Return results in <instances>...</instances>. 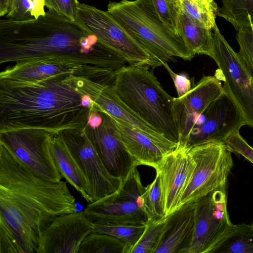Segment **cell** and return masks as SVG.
Masks as SVG:
<instances>
[{
  "label": "cell",
  "mask_w": 253,
  "mask_h": 253,
  "mask_svg": "<svg viewBox=\"0 0 253 253\" xmlns=\"http://www.w3.org/2000/svg\"><path fill=\"white\" fill-rule=\"evenodd\" d=\"M76 208L66 182L29 172L0 142V253H37L43 231Z\"/></svg>",
  "instance_id": "obj_1"
},
{
  "label": "cell",
  "mask_w": 253,
  "mask_h": 253,
  "mask_svg": "<svg viewBox=\"0 0 253 253\" xmlns=\"http://www.w3.org/2000/svg\"><path fill=\"white\" fill-rule=\"evenodd\" d=\"M49 59L116 70L126 61L76 21L48 10L38 19L0 20V64Z\"/></svg>",
  "instance_id": "obj_2"
},
{
  "label": "cell",
  "mask_w": 253,
  "mask_h": 253,
  "mask_svg": "<svg viewBox=\"0 0 253 253\" xmlns=\"http://www.w3.org/2000/svg\"><path fill=\"white\" fill-rule=\"evenodd\" d=\"M69 75L0 84V132L36 128L55 133L85 126L91 110L82 105L83 94Z\"/></svg>",
  "instance_id": "obj_3"
},
{
  "label": "cell",
  "mask_w": 253,
  "mask_h": 253,
  "mask_svg": "<svg viewBox=\"0 0 253 253\" xmlns=\"http://www.w3.org/2000/svg\"><path fill=\"white\" fill-rule=\"evenodd\" d=\"M147 65H124L116 70L112 86L135 115L169 140L178 143L173 113L174 97L163 88Z\"/></svg>",
  "instance_id": "obj_4"
},
{
  "label": "cell",
  "mask_w": 253,
  "mask_h": 253,
  "mask_svg": "<svg viewBox=\"0 0 253 253\" xmlns=\"http://www.w3.org/2000/svg\"><path fill=\"white\" fill-rule=\"evenodd\" d=\"M107 11L153 58L161 62L195 56L183 38L170 30L157 12L152 0L110 1Z\"/></svg>",
  "instance_id": "obj_5"
},
{
  "label": "cell",
  "mask_w": 253,
  "mask_h": 253,
  "mask_svg": "<svg viewBox=\"0 0 253 253\" xmlns=\"http://www.w3.org/2000/svg\"><path fill=\"white\" fill-rule=\"evenodd\" d=\"M134 167L116 193L89 203L83 212L92 223L143 225L148 222L143 195L146 187Z\"/></svg>",
  "instance_id": "obj_6"
},
{
  "label": "cell",
  "mask_w": 253,
  "mask_h": 253,
  "mask_svg": "<svg viewBox=\"0 0 253 253\" xmlns=\"http://www.w3.org/2000/svg\"><path fill=\"white\" fill-rule=\"evenodd\" d=\"M189 152L196 166L182 197L180 208L196 202L214 190L226 188L233 166L232 152L222 141L196 145L189 148Z\"/></svg>",
  "instance_id": "obj_7"
},
{
  "label": "cell",
  "mask_w": 253,
  "mask_h": 253,
  "mask_svg": "<svg viewBox=\"0 0 253 253\" xmlns=\"http://www.w3.org/2000/svg\"><path fill=\"white\" fill-rule=\"evenodd\" d=\"M212 34L214 61L218 69L215 76L224 82V93L240 111L246 126L253 128V73L229 45L216 24Z\"/></svg>",
  "instance_id": "obj_8"
},
{
  "label": "cell",
  "mask_w": 253,
  "mask_h": 253,
  "mask_svg": "<svg viewBox=\"0 0 253 253\" xmlns=\"http://www.w3.org/2000/svg\"><path fill=\"white\" fill-rule=\"evenodd\" d=\"M76 21L121 55L129 65H147L153 69L163 65L140 46L107 11L79 2Z\"/></svg>",
  "instance_id": "obj_9"
},
{
  "label": "cell",
  "mask_w": 253,
  "mask_h": 253,
  "mask_svg": "<svg viewBox=\"0 0 253 253\" xmlns=\"http://www.w3.org/2000/svg\"><path fill=\"white\" fill-rule=\"evenodd\" d=\"M43 129L24 128L0 132V142L29 172L51 182L62 176L50 151L52 134Z\"/></svg>",
  "instance_id": "obj_10"
},
{
  "label": "cell",
  "mask_w": 253,
  "mask_h": 253,
  "mask_svg": "<svg viewBox=\"0 0 253 253\" xmlns=\"http://www.w3.org/2000/svg\"><path fill=\"white\" fill-rule=\"evenodd\" d=\"M194 204V228L185 253H211L234 225L227 211L226 188L214 190Z\"/></svg>",
  "instance_id": "obj_11"
},
{
  "label": "cell",
  "mask_w": 253,
  "mask_h": 253,
  "mask_svg": "<svg viewBox=\"0 0 253 253\" xmlns=\"http://www.w3.org/2000/svg\"><path fill=\"white\" fill-rule=\"evenodd\" d=\"M116 70L89 65L49 59H35L15 63L0 73V84L37 82L73 75L100 83L113 84Z\"/></svg>",
  "instance_id": "obj_12"
},
{
  "label": "cell",
  "mask_w": 253,
  "mask_h": 253,
  "mask_svg": "<svg viewBox=\"0 0 253 253\" xmlns=\"http://www.w3.org/2000/svg\"><path fill=\"white\" fill-rule=\"evenodd\" d=\"M60 132L89 182L94 202L119 190L123 180L108 171L88 136L86 126Z\"/></svg>",
  "instance_id": "obj_13"
},
{
  "label": "cell",
  "mask_w": 253,
  "mask_h": 253,
  "mask_svg": "<svg viewBox=\"0 0 253 253\" xmlns=\"http://www.w3.org/2000/svg\"><path fill=\"white\" fill-rule=\"evenodd\" d=\"M76 89L88 94L93 99L95 111H103L113 118L120 120L155 141L173 148V142L135 115L119 97L112 85L100 83L88 78L69 75Z\"/></svg>",
  "instance_id": "obj_14"
},
{
  "label": "cell",
  "mask_w": 253,
  "mask_h": 253,
  "mask_svg": "<svg viewBox=\"0 0 253 253\" xmlns=\"http://www.w3.org/2000/svg\"><path fill=\"white\" fill-rule=\"evenodd\" d=\"M224 93L215 76H203L185 94L174 97L172 113L179 134L178 144L184 143L198 118Z\"/></svg>",
  "instance_id": "obj_15"
},
{
  "label": "cell",
  "mask_w": 253,
  "mask_h": 253,
  "mask_svg": "<svg viewBox=\"0 0 253 253\" xmlns=\"http://www.w3.org/2000/svg\"><path fill=\"white\" fill-rule=\"evenodd\" d=\"M100 112L103 117L101 124L95 128L86 125L87 133L108 171L123 180L137 166L123 141L114 119L106 112Z\"/></svg>",
  "instance_id": "obj_16"
},
{
  "label": "cell",
  "mask_w": 253,
  "mask_h": 253,
  "mask_svg": "<svg viewBox=\"0 0 253 253\" xmlns=\"http://www.w3.org/2000/svg\"><path fill=\"white\" fill-rule=\"evenodd\" d=\"M205 120L193 128L184 143L188 148L202 144L222 141L231 133L245 126L240 111L225 93L203 112Z\"/></svg>",
  "instance_id": "obj_17"
},
{
  "label": "cell",
  "mask_w": 253,
  "mask_h": 253,
  "mask_svg": "<svg viewBox=\"0 0 253 253\" xmlns=\"http://www.w3.org/2000/svg\"><path fill=\"white\" fill-rule=\"evenodd\" d=\"M195 166L189 148L178 144L175 149L165 156L155 169L161 177L166 204L165 217L180 209L182 197Z\"/></svg>",
  "instance_id": "obj_18"
},
{
  "label": "cell",
  "mask_w": 253,
  "mask_h": 253,
  "mask_svg": "<svg viewBox=\"0 0 253 253\" xmlns=\"http://www.w3.org/2000/svg\"><path fill=\"white\" fill-rule=\"evenodd\" d=\"M92 230L83 211L57 216L41 234L37 253H78Z\"/></svg>",
  "instance_id": "obj_19"
},
{
  "label": "cell",
  "mask_w": 253,
  "mask_h": 253,
  "mask_svg": "<svg viewBox=\"0 0 253 253\" xmlns=\"http://www.w3.org/2000/svg\"><path fill=\"white\" fill-rule=\"evenodd\" d=\"M114 120L123 141L137 167L145 165L155 169L165 156L176 148L161 144L124 122Z\"/></svg>",
  "instance_id": "obj_20"
},
{
  "label": "cell",
  "mask_w": 253,
  "mask_h": 253,
  "mask_svg": "<svg viewBox=\"0 0 253 253\" xmlns=\"http://www.w3.org/2000/svg\"><path fill=\"white\" fill-rule=\"evenodd\" d=\"M195 204H188L169 216V223L155 253H185L193 236Z\"/></svg>",
  "instance_id": "obj_21"
},
{
  "label": "cell",
  "mask_w": 253,
  "mask_h": 253,
  "mask_svg": "<svg viewBox=\"0 0 253 253\" xmlns=\"http://www.w3.org/2000/svg\"><path fill=\"white\" fill-rule=\"evenodd\" d=\"M50 148L62 176L89 203L94 202L89 182L65 142L60 132L52 134Z\"/></svg>",
  "instance_id": "obj_22"
},
{
  "label": "cell",
  "mask_w": 253,
  "mask_h": 253,
  "mask_svg": "<svg viewBox=\"0 0 253 253\" xmlns=\"http://www.w3.org/2000/svg\"><path fill=\"white\" fill-rule=\"evenodd\" d=\"M179 33L189 49L195 55L201 54L215 59L211 30L194 21L180 10L178 15Z\"/></svg>",
  "instance_id": "obj_23"
},
{
  "label": "cell",
  "mask_w": 253,
  "mask_h": 253,
  "mask_svg": "<svg viewBox=\"0 0 253 253\" xmlns=\"http://www.w3.org/2000/svg\"><path fill=\"white\" fill-rule=\"evenodd\" d=\"M211 253H253V224H234Z\"/></svg>",
  "instance_id": "obj_24"
},
{
  "label": "cell",
  "mask_w": 253,
  "mask_h": 253,
  "mask_svg": "<svg viewBox=\"0 0 253 253\" xmlns=\"http://www.w3.org/2000/svg\"><path fill=\"white\" fill-rule=\"evenodd\" d=\"M222 6L216 14L230 22L237 31L253 26V0H222Z\"/></svg>",
  "instance_id": "obj_25"
},
{
  "label": "cell",
  "mask_w": 253,
  "mask_h": 253,
  "mask_svg": "<svg viewBox=\"0 0 253 253\" xmlns=\"http://www.w3.org/2000/svg\"><path fill=\"white\" fill-rule=\"evenodd\" d=\"M126 245L111 235L92 232L83 241L78 253H127Z\"/></svg>",
  "instance_id": "obj_26"
},
{
  "label": "cell",
  "mask_w": 253,
  "mask_h": 253,
  "mask_svg": "<svg viewBox=\"0 0 253 253\" xmlns=\"http://www.w3.org/2000/svg\"><path fill=\"white\" fill-rule=\"evenodd\" d=\"M143 198L148 222L156 221L166 218L165 200L159 173L156 172L154 180L146 187Z\"/></svg>",
  "instance_id": "obj_27"
},
{
  "label": "cell",
  "mask_w": 253,
  "mask_h": 253,
  "mask_svg": "<svg viewBox=\"0 0 253 253\" xmlns=\"http://www.w3.org/2000/svg\"><path fill=\"white\" fill-rule=\"evenodd\" d=\"M146 224L143 225L93 224L92 232L108 234L121 240L127 246V253H130L143 235Z\"/></svg>",
  "instance_id": "obj_28"
},
{
  "label": "cell",
  "mask_w": 253,
  "mask_h": 253,
  "mask_svg": "<svg viewBox=\"0 0 253 253\" xmlns=\"http://www.w3.org/2000/svg\"><path fill=\"white\" fill-rule=\"evenodd\" d=\"M168 223L169 216L160 220L148 222L143 235L130 253H155Z\"/></svg>",
  "instance_id": "obj_29"
},
{
  "label": "cell",
  "mask_w": 253,
  "mask_h": 253,
  "mask_svg": "<svg viewBox=\"0 0 253 253\" xmlns=\"http://www.w3.org/2000/svg\"><path fill=\"white\" fill-rule=\"evenodd\" d=\"M45 0H9L6 19L25 20L44 15Z\"/></svg>",
  "instance_id": "obj_30"
},
{
  "label": "cell",
  "mask_w": 253,
  "mask_h": 253,
  "mask_svg": "<svg viewBox=\"0 0 253 253\" xmlns=\"http://www.w3.org/2000/svg\"><path fill=\"white\" fill-rule=\"evenodd\" d=\"M180 10L198 24L211 29L216 24L215 13L194 0H179Z\"/></svg>",
  "instance_id": "obj_31"
},
{
  "label": "cell",
  "mask_w": 253,
  "mask_h": 253,
  "mask_svg": "<svg viewBox=\"0 0 253 253\" xmlns=\"http://www.w3.org/2000/svg\"><path fill=\"white\" fill-rule=\"evenodd\" d=\"M179 0H152L160 17L172 31L179 33Z\"/></svg>",
  "instance_id": "obj_32"
},
{
  "label": "cell",
  "mask_w": 253,
  "mask_h": 253,
  "mask_svg": "<svg viewBox=\"0 0 253 253\" xmlns=\"http://www.w3.org/2000/svg\"><path fill=\"white\" fill-rule=\"evenodd\" d=\"M239 29L236 39L239 45V55L253 73V26Z\"/></svg>",
  "instance_id": "obj_33"
},
{
  "label": "cell",
  "mask_w": 253,
  "mask_h": 253,
  "mask_svg": "<svg viewBox=\"0 0 253 253\" xmlns=\"http://www.w3.org/2000/svg\"><path fill=\"white\" fill-rule=\"evenodd\" d=\"M223 142L232 152L243 156L253 164V148L241 136L239 130L230 133Z\"/></svg>",
  "instance_id": "obj_34"
},
{
  "label": "cell",
  "mask_w": 253,
  "mask_h": 253,
  "mask_svg": "<svg viewBox=\"0 0 253 253\" xmlns=\"http://www.w3.org/2000/svg\"><path fill=\"white\" fill-rule=\"evenodd\" d=\"M45 6L48 10L55 11L59 15L76 21L77 0H45Z\"/></svg>",
  "instance_id": "obj_35"
},
{
  "label": "cell",
  "mask_w": 253,
  "mask_h": 253,
  "mask_svg": "<svg viewBox=\"0 0 253 253\" xmlns=\"http://www.w3.org/2000/svg\"><path fill=\"white\" fill-rule=\"evenodd\" d=\"M172 79L178 95L181 97L187 93L192 88V83L188 77L184 74H177L169 66L168 62H161Z\"/></svg>",
  "instance_id": "obj_36"
},
{
  "label": "cell",
  "mask_w": 253,
  "mask_h": 253,
  "mask_svg": "<svg viewBox=\"0 0 253 253\" xmlns=\"http://www.w3.org/2000/svg\"><path fill=\"white\" fill-rule=\"evenodd\" d=\"M103 121V117L100 111L91 110L88 115L87 126L91 128L98 127Z\"/></svg>",
  "instance_id": "obj_37"
},
{
  "label": "cell",
  "mask_w": 253,
  "mask_h": 253,
  "mask_svg": "<svg viewBox=\"0 0 253 253\" xmlns=\"http://www.w3.org/2000/svg\"><path fill=\"white\" fill-rule=\"evenodd\" d=\"M197 3L205 7L210 11L216 13L218 7L213 0H194Z\"/></svg>",
  "instance_id": "obj_38"
},
{
  "label": "cell",
  "mask_w": 253,
  "mask_h": 253,
  "mask_svg": "<svg viewBox=\"0 0 253 253\" xmlns=\"http://www.w3.org/2000/svg\"><path fill=\"white\" fill-rule=\"evenodd\" d=\"M9 0H0V16H5L7 13Z\"/></svg>",
  "instance_id": "obj_39"
},
{
  "label": "cell",
  "mask_w": 253,
  "mask_h": 253,
  "mask_svg": "<svg viewBox=\"0 0 253 253\" xmlns=\"http://www.w3.org/2000/svg\"><path fill=\"white\" fill-rule=\"evenodd\" d=\"M252 224H253V223H252Z\"/></svg>",
  "instance_id": "obj_40"
}]
</instances>
